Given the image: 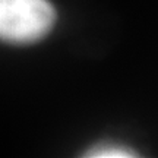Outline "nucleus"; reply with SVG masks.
Segmentation results:
<instances>
[{"label": "nucleus", "mask_w": 158, "mask_h": 158, "mask_svg": "<svg viewBox=\"0 0 158 158\" xmlns=\"http://www.w3.org/2000/svg\"><path fill=\"white\" fill-rule=\"evenodd\" d=\"M86 157L92 158H129L136 157V154L126 147L118 145H98L86 152Z\"/></svg>", "instance_id": "obj_2"}, {"label": "nucleus", "mask_w": 158, "mask_h": 158, "mask_svg": "<svg viewBox=\"0 0 158 158\" xmlns=\"http://www.w3.org/2000/svg\"><path fill=\"white\" fill-rule=\"evenodd\" d=\"M56 12L48 0H0V40L28 44L50 32Z\"/></svg>", "instance_id": "obj_1"}]
</instances>
